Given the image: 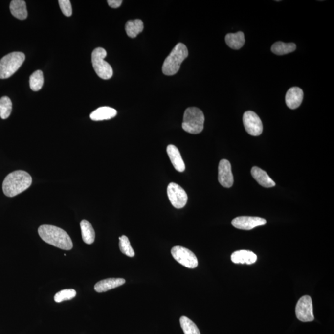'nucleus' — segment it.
Returning <instances> with one entry per match:
<instances>
[{"instance_id":"1","label":"nucleus","mask_w":334,"mask_h":334,"mask_svg":"<svg viewBox=\"0 0 334 334\" xmlns=\"http://www.w3.org/2000/svg\"><path fill=\"white\" fill-rule=\"evenodd\" d=\"M40 237L46 242L64 250H70L73 247L71 238L63 229L57 226L43 225L38 229Z\"/></svg>"},{"instance_id":"2","label":"nucleus","mask_w":334,"mask_h":334,"mask_svg":"<svg viewBox=\"0 0 334 334\" xmlns=\"http://www.w3.org/2000/svg\"><path fill=\"white\" fill-rule=\"evenodd\" d=\"M32 179L27 172L17 170L7 175L3 183V191L8 197H15L31 185Z\"/></svg>"},{"instance_id":"3","label":"nucleus","mask_w":334,"mask_h":334,"mask_svg":"<svg viewBox=\"0 0 334 334\" xmlns=\"http://www.w3.org/2000/svg\"><path fill=\"white\" fill-rule=\"evenodd\" d=\"M188 56V50L186 46L182 43L177 44L163 63V73L167 76L175 75L178 72L182 63Z\"/></svg>"},{"instance_id":"4","label":"nucleus","mask_w":334,"mask_h":334,"mask_svg":"<svg viewBox=\"0 0 334 334\" xmlns=\"http://www.w3.org/2000/svg\"><path fill=\"white\" fill-rule=\"evenodd\" d=\"M204 115L200 109L190 107L184 111L182 128L186 132L196 134L204 129Z\"/></svg>"},{"instance_id":"5","label":"nucleus","mask_w":334,"mask_h":334,"mask_svg":"<svg viewBox=\"0 0 334 334\" xmlns=\"http://www.w3.org/2000/svg\"><path fill=\"white\" fill-rule=\"evenodd\" d=\"M22 52H13L4 56L0 60V79L11 77L22 67L25 60Z\"/></svg>"},{"instance_id":"6","label":"nucleus","mask_w":334,"mask_h":334,"mask_svg":"<svg viewBox=\"0 0 334 334\" xmlns=\"http://www.w3.org/2000/svg\"><path fill=\"white\" fill-rule=\"evenodd\" d=\"M107 51L103 48H97L92 53V63L93 69L99 78L103 79H111L113 76V69L108 63L104 60L107 57Z\"/></svg>"},{"instance_id":"7","label":"nucleus","mask_w":334,"mask_h":334,"mask_svg":"<svg viewBox=\"0 0 334 334\" xmlns=\"http://www.w3.org/2000/svg\"><path fill=\"white\" fill-rule=\"evenodd\" d=\"M171 253L177 262L189 268H195L198 266L197 257L190 249L183 246L173 247Z\"/></svg>"},{"instance_id":"8","label":"nucleus","mask_w":334,"mask_h":334,"mask_svg":"<svg viewBox=\"0 0 334 334\" xmlns=\"http://www.w3.org/2000/svg\"><path fill=\"white\" fill-rule=\"evenodd\" d=\"M295 313L296 317L300 321L306 322L314 321L312 301L310 296H303L298 300L296 306Z\"/></svg>"},{"instance_id":"9","label":"nucleus","mask_w":334,"mask_h":334,"mask_svg":"<svg viewBox=\"0 0 334 334\" xmlns=\"http://www.w3.org/2000/svg\"><path fill=\"white\" fill-rule=\"evenodd\" d=\"M167 195L173 206L181 209L185 206L188 201L186 191L177 183H170L167 187Z\"/></svg>"},{"instance_id":"10","label":"nucleus","mask_w":334,"mask_h":334,"mask_svg":"<svg viewBox=\"0 0 334 334\" xmlns=\"http://www.w3.org/2000/svg\"><path fill=\"white\" fill-rule=\"evenodd\" d=\"M243 121L246 132L253 136H258L262 134L263 125L262 121L258 114L254 111L245 112L243 117Z\"/></svg>"},{"instance_id":"11","label":"nucleus","mask_w":334,"mask_h":334,"mask_svg":"<svg viewBox=\"0 0 334 334\" xmlns=\"http://www.w3.org/2000/svg\"><path fill=\"white\" fill-rule=\"evenodd\" d=\"M266 219L258 217L241 216L236 217L232 221L234 227L240 230H250L257 226L265 225Z\"/></svg>"},{"instance_id":"12","label":"nucleus","mask_w":334,"mask_h":334,"mask_svg":"<svg viewBox=\"0 0 334 334\" xmlns=\"http://www.w3.org/2000/svg\"><path fill=\"white\" fill-rule=\"evenodd\" d=\"M218 179L219 183L225 188H231L233 186V176L232 166L228 160H221L219 165Z\"/></svg>"},{"instance_id":"13","label":"nucleus","mask_w":334,"mask_h":334,"mask_svg":"<svg viewBox=\"0 0 334 334\" xmlns=\"http://www.w3.org/2000/svg\"><path fill=\"white\" fill-rule=\"evenodd\" d=\"M303 99V91L298 87H293L287 91L286 102L287 107L290 109H296L300 106Z\"/></svg>"},{"instance_id":"14","label":"nucleus","mask_w":334,"mask_h":334,"mask_svg":"<svg viewBox=\"0 0 334 334\" xmlns=\"http://www.w3.org/2000/svg\"><path fill=\"white\" fill-rule=\"evenodd\" d=\"M257 256L253 252L248 250H240L234 252L231 256V260L235 264L253 265L257 261Z\"/></svg>"},{"instance_id":"15","label":"nucleus","mask_w":334,"mask_h":334,"mask_svg":"<svg viewBox=\"0 0 334 334\" xmlns=\"http://www.w3.org/2000/svg\"><path fill=\"white\" fill-rule=\"evenodd\" d=\"M125 280L121 278H110V279L100 280L95 285V290L98 293H102L117 288L125 283Z\"/></svg>"},{"instance_id":"16","label":"nucleus","mask_w":334,"mask_h":334,"mask_svg":"<svg viewBox=\"0 0 334 334\" xmlns=\"http://www.w3.org/2000/svg\"><path fill=\"white\" fill-rule=\"evenodd\" d=\"M167 152L175 169L179 172H184L185 170V164L178 149L174 145H169L167 146Z\"/></svg>"},{"instance_id":"17","label":"nucleus","mask_w":334,"mask_h":334,"mask_svg":"<svg viewBox=\"0 0 334 334\" xmlns=\"http://www.w3.org/2000/svg\"><path fill=\"white\" fill-rule=\"evenodd\" d=\"M251 175L255 180L260 185L265 188H272L275 186V183L267 173L258 167H254L251 169Z\"/></svg>"},{"instance_id":"18","label":"nucleus","mask_w":334,"mask_h":334,"mask_svg":"<svg viewBox=\"0 0 334 334\" xmlns=\"http://www.w3.org/2000/svg\"><path fill=\"white\" fill-rule=\"evenodd\" d=\"M117 114L115 109L109 107H102L95 110L90 114V118L93 121L111 120Z\"/></svg>"},{"instance_id":"19","label":"nucleus","mask_w":334,"mask_h":334,"mask_svg":"<svg viewBox=\"0 0 334 334\" xmlns=\"http://www.w3.org/2000/svg\"><path fill=\"white\" fill-rule=\"evenodd\" d=\"M9 8L12 15L18 20H24L27 18L26 3L23 0H13L11 2Z\"/></svg>"},{"instance_id":"20","label":"nucleus","mask_w":334,"mask_h":334,"mask_svg":"<svg viewBox=\"0 0 334 334\" xmlns=\"http://www.w3.org/2000/svg\"><path fill=\"white\" fill-rule=\"evenodd\" d=\"M226 45L233 50H239L243 47L245 43V35L242 32L235 34H228L225 36Z\"/></svg>"},{"instance_id":"21","label":"nucleus","mask_w":334,"mask_h":334,"mask_svg":"<svg viewBox=\"0 0 334 334\" xmlns=\"http://www.w3.org/2000/svg\"><path fill=\"white\" fill-rule=\"evenodd\" d=\"M82 237L84 242L86 244L90 245L94 242L95 233L92 225L86 220H83L80 223Z\"/></svg>"},{"instance_id":"22","label":"nucleus","mask_w":334,"mask_h":334,"mask_svg":"<svg viewBox=\"0 0 334 334\" xmlns=\"http://www.w3.org/2000/svg\"><path fill=\"white\" fill-rule=\"evenodd\" d=\"M144 29L143 22L141 20L128 21L125 25L126 32L131 38H135Z\"/></svg>"},{"instance_id":"23","label":"nucleus","mask_w":334,"mask_h":334,"mask_svg":"<svg viewBox=\"0 0 334 334\" xmlns=\"http://www.w3.org/2000/svg\"><path fill=\"white\" fill-rule=\"evenodd\" d=\"M296 45L294 43L286 44L282 42H277L271 47V50L275 55H284L295 51Z\"/></svg>"},{"instance_id":"24","label":"nucleus","mask_w":334,"mask_h":334,"mask_svg":"<svg viewBox=\"0 0 334 334\" xmlns=\"http://www.w3.org/2000/svg\"><path fill=\"white\" fill-rule=\"evenodd\" d=\"M44 74L43 71H36L30 77V88L35 92L41 89L44 85Z\"/></svg>"},{"instance_id":"25","label":"nucleus","mask_w":334,"mask_h":334,"mask_svg":"<svg viewBox=\"0 0 334 334\" xmlns=\"http://www.w3.org/2000/svg\"><path fill=\"white\" fill-rule=\"evenodd\" d=\"M179 322L184 334H200L197 326L188 317L181 316Z\"/></svg>"},{"instance_id":"26","label":"nucleus","mask_w":334,"mask_h":334,"mask_svg":"<svg viewBox=\"0 0 334 334\" xmlns=\"http://www.w3.org/2000/svg\"><path fill=\"white\" fill-rule=\"evenodd\" d=\"M12 111V102L8 97H3L0 99V117L7 119L10 116Z\"/></svg>"},{"instance_id":"27","label":"nucleus","mask_w":334,"mask_h":334,"mask_svg":"<svg viewBox=\"0 0 334 334\" xmlns=\"http://www.w3.org/2000/svg\"><path fill=\"white\" fill-rule=\"evenodd\" d=\"M120 243H119V246H120V251L121 253L128 257H134L135 255L134 250L131 246L129 239L127 236L123 235L119 238Z\"/></svg>"},{"instance_id":"28","label":"nucleus","mask_w":334,"mask_h":334,"mask_svg":"<svg viewBox=\"0 0 334 334\" xmlns=\"http://www.w3.org/2000/svg\"><path fill=\"white\" fill-rule=\"evenodd\" d=\"M76 296V291L74 289H65L58 292L54 296L55 302L61 303L62 301L72 300Z\"/></svg>"},{"instance_id":"29","label":"nucleus","mask_w":334,"mask_h":334,"mask_svg":"<svg viewBox=\"0 0 334 334\" xmlns=\"http://www.w3.org/2000/svg\"><path fill=\"white\" fill-rule=\"evenodd\" d=\"M58 3H59L61 10L65 16L69 17L72 15V6L71 2L69 0H59Z\"/></svg>"},{"instance_id":"30","label":"nucleus","mask_w":334,"mask_h":334,"mask_svg":"<svg viewBox=\"0 0 334 334\" xmlns=\"http://www.w3.org/2000/svg\"><path fill=\"white\" fill-rule=\"evenodd\" d=\"M109 5L112 8H118L121 5L123 1L121 0H108L107 1Z\"/></svg>"}]
</instances>
